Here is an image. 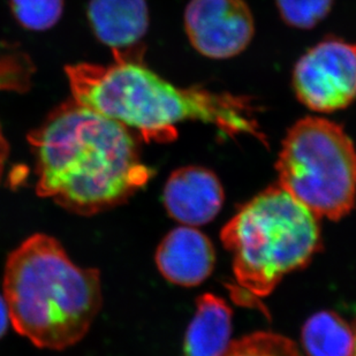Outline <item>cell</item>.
<instances>
[{"label":"cell","mask_w":356,"mask_h":356,"mask_svg":"<svg viewBox=\"0 0 356 356\" xmlns=\"http://www.w3.org/2000/svg\"><path fill=\"white\" fill-rule=\"evenodd\" d=\"M28 142L38 195L76 215L119 207L154 175L126 126L74 99L52 111Z\"/></svg>","instance_id":"6da1fadb"},{"label":"cell","mask_w":356,"mask_h":356,"mask_svg":"<svg viewBox=\"0 0 356 356\" xmlns=\"http://www.w3.org/2000/svg\"><path fill=\"white\" fill-rule=\"evenodd\" d=\"M65 71L75 102L134 128L147 141H173L175 126L187 120L217 124L229 134L259 135L242 99L175 87L120 52L108 66L81 63Z\"/></svg>","instance_id":"7a4b0ae2"},{"label":"cell","mask_w":356,"mask_h":356,"mask_svg":"<svg viewBox=\"0 0 356 356\" xmlns=\"http://www.w3.org/2000/svg\"><path fill=\"white\" fill-rule=\"evenodd\" d=\"M3 289L15 331L47 350L79 343L103 303L99 271L76 266L57 238L43 233L8 255Z\"/></svg>","instance_id":"3957f363"},{"label":"cell","mask_w":356,"mask_h":356,"mask_svg":"<svg viewBox=\"0 0 356 356\" xmlns=\"http://www.w3.org/2000/svg\"><path fill=\"white\" fill-rule=\"evenodd\" d=\"M220 238L232 255L236 287L252 299L270 296L322 248L318 217L278 184L242 205Z\"/></svg>","instance_id":"277c9868"},{"label":"cell","mask_w":356,"mask_h":356,"mask_svg":"<svg viewBox=\"0 0 356 356\" xmlns=\"http://www.w3.org/2000/svg\"><path fill=\"white\" fill-rule=\"evenodd\" d=\"M276 170L278 185L318 218L340 220L355 207V145L333 121L308 117L293 124Z\"/></svg>","instance_id":"5b68a950"},{"label":"cell","mask_w":356,"mask_h":356,"mask_svg":"<svg viewBox=\"0 0 356 356\" xmlns=\"http://www.w3.org/2000/svg\"><path fill=\"white\" fill-rule=\"evenodd\" d=\"M293 89L305 106L332 113L356 99V44L327 38L300 58L293 70Z\"/></svg>","instance_id":"8992f818"},{"label":"cell","mask_w":356,"mask_h":356,"mask_svg":"<svg viewBox=\"0 0 356 356\" xmlns=\"http://www.w3.org/2000/svg\"><path fill=\"white\" fill-rule=\"evenodd\" d=\"M184 24L192 47L216 60L242 54L255 35V21L245 0H191Z\"/></svg>","instance_id":"52a82bcc"},{"label":"cell","mask_w":356,"mask_h":356,"mask_svg":"<svg viewBox=\"0 0 356 356\" xmlns=\"http://www.w3.org/2000/svg\"><path fill=\"white\" fill-rule=\"evenodd\" d=\"M165 209L182 225H205L216 218L224 203V188L218 177L202 166L175 170L165 184Z\"/></svg>","instance_id":"ba28073f"},{"label":"cell","mask_w":356,"mask_h":356,"mask_svg":"<svg viewBox=\"0 0 356 356\" xmlns=\"http://www.w3.org/2000/svg\"><path fill=\"white\" fill-rule=\"evenodd\" d=\"M156 264L168 282L195 287L211 276L216 252L204 233L192 226L172 229L159 243Z\"/></svg>","instance_id":"9c48e42d"},{"label":"cell","mask_w":356,"mask_h":356,"mask_svg":"<svg viewBox=\"0 0 356 356\" xmlns=\"http://www.w3.org/2000/svg\"><path fill=\"white\" fill-rule=\"evenodd\" d=\"M88 17L98 40L113 52L138 43L148 31L145 0H90Z\"/></svg>","instance_id":"30bf717a"},{"label":"cell","mask_w":356,"mask_h":356,"mask_svg":"<svg viewBox=\"0 0 356 356\" xmlns=\"http://www.w3.org/2000/svg\"><path fill=\"white\" fill-rule=\"evenodd\" d=\"M232 309L225 300L207 293L186 331L182 356H222L232 343Z\"/></svg>","instance_id":"8fae6325"},{"label":"cell","mask_w":356,"mask_h":356,"mask_svg":"<svg viewBox=\"0 0 356 356\" xmlns=\"http://www.w3.org/2000/svg\"><path fill=\"white\" fill-rule=\"evenodd\" d=\"M353 327L333 312H318L307 319L301 343L308 356H350Z\"/></svg>","instance_id":"7c38bea8"},{"label":"cell","mask_w":356,"mask_h":356,"mask_svg":"<svg viewBox=\"0 0 356 356\" xmlns=\"http://www.w3.org/2000/svg\"><path fill=\"white\" fill-rule=\"evenodd\" d=\"M222 356H301L296 343L278 333L255 332L229 343Z\"/></svg>","instance_id":"4fadbf2b"},{"label":"cell","mask_w":356,"mask_h":356,"mask_svg":"<svg viewBox=\"0 0 356 356\" xmlns=\"http://www.w3.org/2000/svg\"><path fill=\"white\" fill-rule=\"evenodd\" d=\"M17 22L29 31H43L57 24L64 10V0H10Z\"/></svg>","instance_id":"5bb4252c"},{"label":"cell","mask_w":356,"mask_h":356,"mask_svg":"<svg viewBox=\"0 0 356 356\" xmlns=\"http://www.w3.org/2000/svg\"><path fill=\"white\" fill-rule=\"evenodd\" d=\"M334 0H276L277 10L287 26L312 29L332 10Z\"/></svg>","instance_id":"9a60e30c"},{"label":"cell","mask_w":356,"mask_h":356,"mask_svg":"<svg viewBox=\"0 0 356 356\" xmlns=\"http://www.w3.org/2000/svg\"><path fill=\"white\" fill-rule=\"evenodd\" d=\"M10 323V312H8L6 300H5L3 296L0 294V338L6 333Z\"/></svg>","instance_id":"2e32d148"},{"label":"cell","mask_w":356,"mask_h":356,"mask_svg":"<svg viewBox=\"0 0 356 356\" xmlns=\"http://www.w3.org/2000/svg\"><path fill=\"white\" fill-rule=\"evenodd\" d=\"M10 154V145L7 142L5 135H3V127L0 124V180L3 178V170H5V164H6L7 159Z\"/></svg>","instance_id":"e0dca14e"},{"label":"cell","mask_w":356,"mask_h":356,"mask_svg":"<svg viewBox=\"0 0 356 356\" xmlns=\"http://www.w3.org/2000/svg\"><path fill=\"white\" fill-rule=\"evenodd\" d=\"M353 348H352V353H350V356H356V319L354 321L353 325Z\"/></svg>","instance_id":"ac0fdd59"}]
</instances>
